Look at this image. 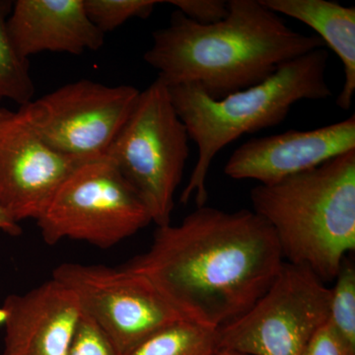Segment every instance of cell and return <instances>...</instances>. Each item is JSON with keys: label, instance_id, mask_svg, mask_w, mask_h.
I'll return each mask as SVG.
<instances>
[{"label": "cell", "instance_id": "d6986e66", "mask_svg": "<svg viewBox=\"0 0 355 355\" xmlns=\"http://www.w3.org/2000/svg\"><path fill=\"white\" fill-rule=\"evenodd\" d=\"M67 355H120L106 334L87 315L81 314Z\"/></svg>", "mask_w": 355, "mask_h": 355}, {"label": "cell", "instance_id": "ba28073f", "mask_svg": "<svg viewBox=\"0 0 355 355\" xmlns=\"http://www.w3.org/2000/svg\"><path fill=\"white\" fill-rule=\"evenodd\" d=\"M51 279L73 292L84 314L106 334L120 355L184 318L153 282L125 266L64 263Z\"/></svg>", "mask_w": 355, "mask_h": 355}, {"label": "cell", "instance_id": "2e32d148", "mask_svg": "<svg viewBox=\"0 0 355 355\" xmlns=\"http://www.w3.org/2000/svg\"><path fill=\"white\" fill-rule=\"evenodd\" d=\"M12 6V1L0 0V103L11 100L21 107L34 100L35 84L29 62L18 55L7 33L6 20Z\"/></svg>", "mask_w": 355, "mask_h": 355}, {"label": "cell", "instance_id": "52a82bcc", "mask_svg": "<svg viewBox=\"0 0 355 355\" xmlns=\"http://www.w3.org/2000/svg\"><path fill=\"white\" fill-rule=\"evenodd\" d=\"M331 288L305 266L284 261L263 296L218 329L220 350L245 355H302L329 319Z\"/></svg>", "mask_w": 355, "mask_h": 355}, {"label": "cell", "instance_id": "e0dca14e", "mask_svg": "<svg viewBox=\"0 0 355 355\" xmlns=\"http://www.w3.org/2000/svg\"><path fill=\"white\" fill-rule=\"evenodd\" d=\"M331 288L329 322L350 349L355 350V268L345 259Z\"/></svg>", "mask_w": 355, "mask_h": 355}, {"label": "cell", "instance_id": "9c48e42d", "mask_svg": "<svg viewBox=\"0 0 355 355\" xmlns=\"http://www.w3.org/2000/svg\"><path fill=\"white\" fill-rule=\"evenodd\" d=\"M140 91L81 79L20 107L53 150L70 157H103L135 108Z\"/></svg>", "mask_w": 355, "mask_h": 355}, {"label": "cell", "instance_id": "ac0fdd59", "mask_svg": "<svg viewBox=\"0 0 355 355\" xmlns=\"http://www.w3.org/2000/svg\"><path fill=\"white\" fill-rule=\"evenodd\" d=\"M89 20L103 33L114 31L132 18L146 19L158 0H83Z\"/></svg>", "mask_w": 355, "mask_h": 355}, {"label": "cell", "instance_id": "4fadbf2b", "mask_svg": "<svg viewBox=\"0 0 355 355\" xmlns=\"http://www.w3.org/2000/svg\"><path fill=\"white\" fill-rule=\"evenodd\" d=\"M6 28L25 60L44 51L81 55L99 50L105 42V34L89 20L83 0H18Z\"/></svg>", "mask_w": 355, "mask_h": 355}, {"label": "cell", "instance_id": "ffe728a7", "mask_svg": "<svg viewBox=\"0 0 355 355\" xmlns=\"http://www.w3.org/2000/svg\"><path fill=\"white\" fill-rule=\"evenodd\" d=\"M189 19L200 25H212L225 19L229 14V2L224 0H169Z\"/></svg>", "mask_w": 355, "mask_h": 355}, {"label": "cell", "instance_id": "277c9868", "mask_svg": "<svg viewBox=\"0 0 355 355\" xmlns=\"http://www.w3.org/2000/svg\"><path fill=\"white\" fill-rule=\"evenodd\" d=\"M328 60L329 51L317 49L286 62L263 83L218 100L193 84L168 87L175 111L198 149L181 202L195 196L198 207L205 205L210 166L224 147L242 135L279 125L297 102L330 98Z\"/></svg>", "mask_w": 355, "mask_h": 355}, {"label": "cell", "instance_id": "30bf717a", "mask_svg": "<svg viewBox=\"0 0 355 355\" xmlns=\"http://www.w3.org/2000/svg\"><path fill=\"white\" fill-rule=\"evenodd\" d=\"M93 159L53 150L20 110L0 108V207L17 223L38 220L65 180Z\"/></svg>", "mask_w": 355, "mask_h": 355}, {"label": "cell", "instance_id": "3957f363", "mask_svg": "<svg viewBox=\"0 0 355 355\" xmlns=\"http://www.w3.org/2000/svg\"><path fill=\"white\" fill-rule=\"evenodd\" d=\"M254 214L268 222L287 263L335 280L355 249V150L251 191Z\"/></svg>", "mask_w": 355, "mask_h": 355}, {"label": "cell", "instance_id": "603a6c76", "mask_svg": "<svg viewBox=\"0 0 355 355\" xmlns=\"http://www.w3.org/2000/svg\"><path fill=\"white\" fill-rule=\"evenodd\" d=\"M217 355H245L239 354V352H232V350H220Z\"/></svg>", "mask_w": 355, "mask_h": 355}, {"label": "cell", "instance_id": "5bb4252c", "mask_svg": "<svg viewBox=\"0 0 355 355\" xmlns=\"http://www.w3.org/2000/svg\"><path fill=\"white\" fill-rule=\"evenodd\" d=\"M277 14L309 26L336 53L343 67L345 83L336 98L338 108L349 111L355 93V8L329 0H261Z\"/></svg>", "mask_w": 355, "mask_h": 355}, {"label": "cell", "instance_id": "5b68a950", "mask_svg": "<svg viewBox=\"0 0 355 355\" xmlns=\"http://www.w3.org/2000/svg\"><path fill=\"white\" fill-rule=\"evenodd\" d=\"M189 139L168 86L157 78L140 91L135 108L105 153L146 202L157 227L171 224L175 193L190 153Z\"/></svg>", "mask_w": 355, "mask_h": 355}, {"label": "cell", "instance_id": "9a60e30c", "mask_svg": "<svg viewBox=\"0 0 355 355\" xmlns=\"http://www.w3.org/2000/svg\"><path fill=\"white\" fill-rule=\"evenodd\" d=\"M218 330L180 320L149 336L128 355H217Z\"/></svg>", "mask_w": 355, "mask_h": 355}, {"label": "cell", "instance_id": "7a4b0ae2", "mask_svg": "<svg viewBox=\"0 0 355 355\" xmlns=\"http://www.w3.org/2000/svg\"><path fill=\"white\" fill-rule=\"evenodd\" d=\"M225 19L200 25L175 10L153 33L144 60L168 87L193 84L212 99L263 83L294 58L324 48L292 30L261 0H230Z\"/></svg>", "mask_w": 355, "mask_h": 355}, {"label": "cell", "instance_id": "44dd1931", "mask_svg": "<svg viewBox=\"0 0 355 355\" xmlns=\"http://www.w3.org/2000/svg\"><path fill=\"white\" fill-rule=\"evenodd\" d=\"M302 355H355L330 322H326L306 345Z\"/></svg>", "mask_w": 355, "mask_h": 355}, {"label": "cell", "instance_id": "7c38bea8", "mask_svg": "<svg viewBox=\"0 0 355 355\" xmlns=\"http://www.w3.org/2000/svg\"><path fill=\"white\" fill-rule=\"evenodd\" d=\"M81 314L73 292L53 279L8 296L1 309L3 355H67Z\"/></svg>", "mask_w": 355, "mask_h": 355}, {"label": "cell", "instance_id": "7402d4cb", "mask_svg": "<svg viewBox=\"0 0 355 355\" xmlns=\"http://www.w3.org/2000/svg\"><path fill=\"white\" fill-rule=\"evenodd\" d=\"M0 230L11 236H18L22 233L19 223L14 221L1 207H0Z\"/></svg>", "mask_w": 355, "mask_h": 355}, {"label": "cell", "instance_id": "8992f818", "mask_svg": "<svg viewBox=\"0 0 355 355\" xmlns=\"http://www.w3.org/2000/svg\"><path fill=\"white\" fill-rule=\"evenodd\" d=\"M151 222L146 202L105 156L77 168L37 220L48 245L72 239L101 249L114 246Z\"/></svg>", "mask_w": 355, "mask_h": 355}, {"label": "cell", "instance_id": "6da1fadb", "mask_svg": "<svg viewBox=\"0 0 355 355\" xmlns=\"http://www.w3.org/2000/svg\"><path fill=\"white\" fill-rule=\"evenodd\" d=\"M284 263L272 227L253 210L203 205L157 227L146 253L123 266L150 280L184 320L218 330L265 294Z\"/></svg>", "mask_w": 355, "mask_h": 355}, {"label": "cell", "instance_id": "8fae6325", "mask_svg": "<svg viewBox=\"0 0 355 355\" xmlns=\"http://www.w3.org/2000/svg\"><path fill=\"white\" fill-rule=\"evenodd\" d=\"M352 150H355L354 114L316 130H291L248 140L231 154L224 174L272 184Z\"/></svg>", "mask_w": 355, "mask_h": 355}]
</instances>
